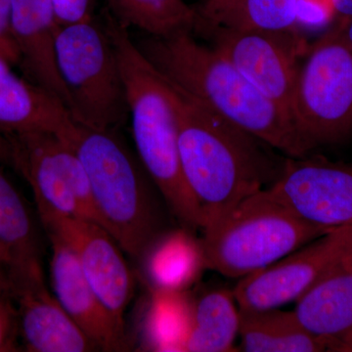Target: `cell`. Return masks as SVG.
<instances>
[{
    "mask_svg": "<svg viewBox=\"0 0 352 352\" xmlns=\"http://www.w3.org/2000/svg\"><path fill=\"white\" fill-rule=\"evenodd\" d=\"M170 85L183 175L200 205L201 231L276 182L287 156Z\"/></svg>",
    "mask_w": 352,
    "mask_h": 352,
    "instance_id": "1",
    "label": "cell"
},
{
    "mask_svg": "<svg viewBox=\"0 0 352 352\" xmlns=\"http://www.w3.org/2000/svg\"><path fill=\"white\" fill-rule=\"evenodd\" d=\"M134 41L173 87L263 139L285 156L309 154L291 113L265 96L219 51L196 41L191 32L147 36Z\"/></svg>",
    "mask_w": 352,
    "mask_h": 352,
    "instance_id": "2",
    "label": "cell"
},
{
    "mask_svg": "<svg viewBox=\"0 0 352 352\" xmlns=\"http://www.w3.org/2000/svg\"><path fill=\"white\" fill-rule=\"evenodd\" d=\"M104 25L119 59L138 157L176 223L197 233L203 215L183 175L175 91L146 59L126 27L112 16Z\"/></svg>",
    "mask_w": 352,
    "mask_h": 352,
    "instance_id": "3",
    "label": "cell"
},
{
    "mask_svg": "<svg viewBox=\"0 0 352 352\" xmlns=\"http://www.w3.org/2000/svg\"><path fill=\"white\" fill-rule=\"evenodd\" d=\"M63 138L87 170L102 227L138 261L157 234L170 227L173 215L156 185L118 131L76 122Z\"/></svg>",
    "mask_w": 352,
    "mask_h": 352,
    "instance_id": "4",
    "label": "cell"
},
{
    "mask_svg": "<svg viewBox=\"0 0 352 352\" xmlns=\"http://www.w3.org/2000/svg\"><path fill=\"white\" fill-rule=\"evenodd\" d=\"M332 230L296 217L261 191L204 228L201 240L208 270L241 279Z\"/></svg>",
    "mask_w": 352,
    "mask_h": 352,
    "instance_id": "5",
    "label": "cell"
},
{
    "mask_svg": "<svg viewBox=\"0 0 352 352\" xmlns=\"http://www.w3.org/2000/svg\"><path fill=\"white\" fill-rule=\"evenodd\" d=\"M55 50L74 120L90 129L118 131L129 110L119 59L104 23L92 18L59 25Z\"/></svg>",
    "mask_w": 352,
    "mask_h": 352,
    "instance_id": "6",
    "label": "cell"
},
{
    "mask_svg": "<svg viewBox=\"0 0 352 352\" xmlns=\"http://www.w3.org/2000/svg\"><path fill=\"white\" fill-rule=\"evenodd\" d=\"M305 57L296 76L291 113L311 151L352 134V50L337 28Z\"/></svg>",
    "mask_w": 352,
    "mask_h": 352,
    "instance_id": "7",
    "label": "cell"
},
{
    "mask_svg": "<svg viewBox=\"0 0 352 352\" xmlns=\"http://www.w3.org/2000/svg\"><path fill=\"white\" fill-rule=\"evenodd\" d=\"M12 168L31 187L38 217H78L100 224L82 160L63 136L50 132L8 135Z\"/></svg>",
    "mask_w": 352,
    "mask_h": 352,
    "instance_id": "8",
    "label": "cell"
},
{
    "mask_svg": "<svg viewBox=\"0 0 352 352\" xmlns=\"http://www.w3.org/2000/svg\"><path fill=\"white\" fill-rule=\"evenodd\" d=\"M351 263L352 227L333 229L267 267L241 278L234 296L239 309L281 308Z\"/></svg>",
    "mask_w": 352,
    "mask_h": 352,
    "instance_id": "9",
    "label": "cell"
},
{
    "mask_svg": "<svg viewBox=\"0 0 352 352\" xmlns=\"http://www.w3.org/2000/svg\"><path fill=\"white\" fill-rule=\"evenodd\" d=\"M198 32L210 36L215 50L265 96L291 113L296 76L307 51L296 29L240 31L210 27Z\"/></svg>",
    "mask_w": 352,
    "mask_h": 352,
    "instance_id": "10",
    "label": "cell"
},
{
    "mask_svg": "<svg viewBox=\"0 0 352 352\" xmlns=\"http://www.w3.org/2000/svg\"><path fill=\"white\" fill-rule=\"evenodd\" d=\"M261 192L309 223L352 227V162H333L321 155L287 157L276 182Z\"/></svg>",
    "mask_w": 352,
    "mask_h": 352,
    "instance_id": "11",
    "label": "cell"
},
{
    "mask_svg": "<svg viewBox=\"0 0 352 352\" xmlns=\"http://www.w3.org/2000/svg\"><path fill=\"white\" fill-rule=\"evenodd\" d=\"M39 219L46 233L59 236L75 252L88 283L126 332L124 314L135 291V276L117 241L90 220L59 214L43 215Z\"/></svg>",
    "mask_w": 352,
    "mask_h": 352,
    "instance_id": "12",
    "label": "cell"
},
{
    "mask_svg": "<svg viewBox=\"0 0 352 352\" xmlns=\"http://www.w3.org/2000/svg\"><path fill=\"white\" fill-rule=\"evenodd\" d=\"M19 317L21 346L30 352H91L99 346L76 325L46 284L41 259L7 264Z\"/></svg>",
    "mask_w": 352,
    "mask_h": 352,
    "instance_id": "13",
    "label": "cell"
},
{
    "mask_svg": "<svg viewBox=\"0 0 352 352\" xmlns=\"http://www.w3.org/2000/svg\"><path fill=\"white\" fill-rule=\"evenodd\" d=\"M46 234L51 248V289L58 302L100 351H124L126 332L117 325L88 283L75 252L59 236Z\"/></svg>",
    "mask_w": 352,
    "mask_h": 352,
    "instance_id": "14",
    "label": "cell"
},
{
    "mask_svg": "<svg viewBox=\"0 0 352 352\" xmlns=\"http://www.w3.org/2000/svg\"><path fill=\"white\" fill-rule=\"evenodd\" d=\"M10 23L25 78L56 96L69 109L68 95L57 67L55 43L59 24L51 0H11Z\"/></svg>",
    "mask_w": 352,
    "mask_h": 352,
    "instance_id": "15",
    "label": "cell"
},
{
    "mask_svg": "<svg viewBox=\"0 0 352 352\" xmlns=\"http://www.w3.org/2000/svg\"><path fill=\"white\" fill-rule=\"evenodd\" d=\"M11 67L0 55V131L6 135L50 132L66 136L76 124L69 109Z\"/></svg>",
    "mask_w": 352,
    "mask_h": 352,
    "instance_id": "16",
    "label": "cell"
},
{
    "mask_svg": "<svg viewBox=\"0 0 352 352\" xmlns=\"http://www.w3.org/2000/svg\"><path fill=\"white\" fill-rule=\"evenodd\" d=\"M294 311L328 351L352 352V263L308 289Z\"/></svg>",
    "mask_w": 352,
    "mask_h": 352,
    "instance_id": "17",
    "label": "cell"
},
{
    "mask_svg": "<svg viewBox=\"0 0 352 352\" xmlns=\"http://www.w3.org/2000/svg\"><path fill=\"white\" fill-rule=\"evenodd\" d=\"M138 261L149 289L189 291L208 270L201 237L179 224L157 234Z\"/></svg>",
    "mask_w": 352,
    "mask_h": 352,
    "instance_id": "18",
    "label": "cell"
},
{
    "mask_svg": "<svg viewBox=\"0 0 352 352\" xmlns=\"http://www.w3.org/2000/svg\"><path fill=\"white\" fill-rule=\"evenodd\" d=\"M148 289L140 322L141 351L182 352L193 323L191 291Z\"/></svg>",
    "mask_w": 352,
    "mask_h": 352,
    "instance_id": "19",
    "label": "cell"
},
{
    "mask_svg": "<svg viewBox=\"0 0 352 352\" xmlns=\"http://www.w3.org/2000/svg\"><path fill=\"white\" fill-rule=\"evenodd\" d=\"M239 337L241 351H328L326 344L300 323L294 310L240 309Z\"/></svg>",
    "mask_w": 352,
    "mask_h": 352,
    "instance_id": "20",
    "label": "cell"
},
{
    "mask_svg": "<svg viewBox=\"0 0 352 352\" xmlns=\"http://www.w3.org/2000/svg\"><path fill=\"white\" fill-rule=\"evenodd\" d=\"M300 0H206L196 9L194 31L222 27L240 31L296 29Z\"/></svg>",
    "mask_w": 352,
    "mask_h": 352,
    "instance_id": "21",
    "label": "cell"
},
{
    "mask_svg": "<svg viewBox=\"0 0 352 352\" xmlns=\"http://www.w3.org/2000/svg\"><path fill=\"white\" fill-rule=\"evenodd\" d=\"M194 294V293H193ZM240 309L233 291L205 289L194 294L193 323L185 352H234Z\"/></svg>",
    "mask_w": 352,
    "mask_h": 352,
    "instance_id": "22",
    "label": "cell"
},
{
    "mask_svg": "<svg viewBox=\"0 0 352 352\" xmlns=\"http://www.w3.org/2000/svg\"><path fill=\"white\" fill-rule=\"evenodd\" d=\"M112 16L129 30L166 36L194 31L197 10L184 0H106Z\"/></svg>",
    "mask_w": 352,
    "mask_h": 352,
    "instance_id": "23",
    "label": "cell"
},
{
    "mask_svg": "<svg viewBox=\"0 0 352 352\" xmlns=\"http://www.w3.org/2000/svg\"><path fill=\"white\" fill-rule=\"evenodd\" d=\"M0 250L6 263L41 259L36 226L19 191L0 168Z\"/></svg>",
    "mask_w": 352,
    "mask_h": 352,
    "instance_id": "24",
    "label": "cell"
},
{
    "mask_svg": "<svg viewBox=\"0 0 352 352\" xmlns=\"http://www.w3.org/2000/svg\"><path fill=\"white\" fill-rule=\"evenodd\" d=\"M19 317L6 261L0 259V352L21 351Z\"/></svg>",
    "mask_w": 352,
    "mask_h": 352,
    "instance_id": "25",
    "label": "cell"
},
{
    "mask_svg": "<svg viewBox=\"0 0 352 352\" xmlns=\"http://www.w3.org/2000/svg\"><path fill=\"white\" fill-rule=\"evenodd\" d=\"M59 25L92 19L94 0H51Z\"/></svg>",
    "mask_w": 352,
    "mask_h": 352,
    "instance_id": "26",
    "label": "cell"
},
{
    "mask_svg": "<svg viewBox=\"0 0 352 352\" xmlns=\"http://www.w3.org/2000/svg\"><path fill=\"white\" fill-rule=\"evenodd\" d=\"M11 0H0V55L11 65L20 62L19 52L11 32Z\"/></svg>",
    "mask_w": 352,
    "mask_h": 352,
    "instance_id": "27",
    "label": "cell"
},
{
    "mask_svg": "<svg viewBox=\"0 0 352 352\" xmlns=\"http://www.w3.org/2000/svg\"><path fill=\"white\" fill-rule=\"evenodd\" d=\"M336 12L344 20L352 17V0H332Z\"/></svg>",
    "mask_w": 352,
    "mask_h": 352,
    "instance_id": "28",
    "label": "cell"
},
{
    "mask_svg": "<svg viewBox=\"0 0 352 352\" xmlns=\"http://www.w3.org/2000/svg\"><path fill=\"white\" fill-rule=\"evenodd\" d=\"M339 28L340 32H342V38H344L352 50V17L344 20L342 25H340Z\"/></svg>",
    "mask_w": 352,
    "mask_h": 352,
    "instance_id": "29",
    "label": "cell"
},
{
    "mask_svg": "<svg viewBox=\"0 0 352 352\" xmlns=\"http://www.w3.org/2000/svg\"><path fill=\"white\" fill-rule=\"evenodd\" d=\"M0 259H2V261H4L3 256H2L1 250H0Z\"/></svg>",
    "mask_w": 352,
    "mask_h": 352,
    "instance_id": "30",
    "label": "cell"
}]
</instances>
